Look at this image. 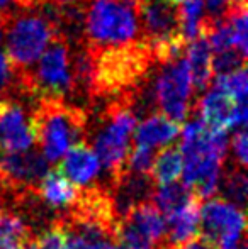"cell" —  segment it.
<instances>
[{"mask_svg":"<svg viewBox=\"0 0 248 249\" xmlns=\"http://www.w3.org/2000/svg\"><path fill=\"white\" fill-rule=\"evenodd\" d=\"M192 93L186 54L160 65L152 87V105H155L158 114L180 124L195 110L197 104H194Z\"/></svg>","mask_w":248,"mask_h":249,"instance_id":"ba28073f","label":"cell"},{"mask_svg":"<svg viewBox=\"0 0 248 249\" xmlns=\"http://www.w3.org/2000/svg\"><path fill=\"white\" fill-rule=\"evenodd\" d=\"M90 53L94 59L92 105L97 100H109L138 89L155 65L152 51L143 41L126 46L90 50Z\"/></svg>","mask_w":248,"mask_h":249,"instance_id":"3957f363","label":"cell"},{"mask_svg":"<svg viewBox=\"0 0 248 249\" xmlns=\"http://www.w3.org/2000/svg\"><path fill=\"white\" fill-rule=\"evenodd\" d=\"M50 164L39 151L27 149L24 153H2L0 156V190L14 194L36 192Z\"/></svg>","mask_w":248,"mask_h":249,"instance_id":"9c48e42d","label":"cell"},{"mask_svg":"<svg viewBox=\"0 0 248 249\" xmlns=\"http://www.w3.org/2000/svg\"><path fill=\"white\" fill-rule=\"evenodd\" d=\"M29 99L22 85V78L14 70L5 53L0 51V102Z\"/></svg>","mask_w":248,"mask_h":249,"instance_id":"603a6c76","label":"cell"},{"mask_svg":"<svg viewBox=\"0 0 248 249\" xmlns=\"http://www.w3.org/2000/svg\"><path fill=\"white\" fill-rule=\"evenodd\" d=\"M242 66H247V54H243L236 48H229L226 51L212 54V73L216 75H226Z\"/></svg>","mask_w":248,"mask_h":249,"instance_id":"484cf974","label":"cell"},{"mask_svg":"<svg viewBox=\"0 0 248 249\" xmlns=\"http://www.w3.org/2000/svg\"><path fill=\"white\" fill-rule=\"evenodd\" d=\"M57 34L61 33L38 7L10 10L3 26L7 59L20 76H26Z\"/></svg>","mask_w":248,"mask_h":249,"instance_id":"5b68a950","label":"cell"},{"mask_svg":"<svg viewBox=\"0 0 248 249\" xmlns=\"http://www.w3.org/2000/svg\"><path fill=\"white\" fill-rule=\"evenodd\" d=\"M192 198H195V195L186 187V185L180 183H167L160 185L153 190L152 200L150 202L163 213V215H169L173 210L180 209L182 205H186L187 202H191Z\"/></svg>","mask_w":248,"mask_h":249,"instance_id":"ffe728a7","label":"cell"},{"mask_svg":"<svg viewBox=\"0 0 248 249\" xmlns=\"http://www.w3.org/2000/svg\"><path fill=\"white\" fill-rule=\"evenodd\" d=\"M136 121L134 97L133 92H126L107 100L95 114V124L89 127V138L92 136L94 141L92 149L109 180L107 188L126 173V161L131 151Z\"/></svg>","mask_w":248,"mask_h":249,"instance_id":"6da1fadb","label":"cell"},{"mask_svg":"<svg viewBox=\"0 0 248 249\" xmlns=\"http://www.w3.org/2000/svg\"><path fill=\"white\" fill-rule=\"evenodd\" d=\"M34 142L48 163H58L72 146L89 139V110L63 100H38L31 110Z\"/></svg>","mask_w":248,"mask_h":249,"instance_id":"277c9868","label":"cell"},{"mask_svg":"<svg viewBox=\"0 0 248 249\" xmlns=\"http://www.w3.org/2000/svg\"><path fill=\"white\" fill-rule=\"evenodd\" d=\"M38 198L57 210H72L78 203L82 188L68 181L58 170H50L36 188Z\"/></svg>","mask_w":248,"mask_h":249,"instance_id":"2e32d148","label":"cell"},{"mask_svg":"<svg viewBox=\"0 0 248 249\" xmlns=\"http://www.w3.org/2000/svg\"><path fill=\"white\" fill-rule=\"evenodd\" d=\"M31 239L29 227L17 213L0 209V249H20Z\"/></svg>","mask_w":248,"mask_h":249,"instance_id":"44dd1931","label":"cell"},{"mask_svg":"<svg viewBox=\"0 0 248 249\" xmlns=\"http://www.w3.org/2000/svg\"><path fill=\"white\" fill-rule=\"evenodd\" d=\"M219 188L223 192V198L228 200L233 205L243 209L248 197V180H247L245 170H242L238 166L229 170L219 180Z\"/></svg>","mask_w":248,"mask_h":249,"instance_id":"cb8c5ba5","label":"cell"},{"mask_svg":"<svg viewBox=\"0 0 248 249\" xmlns=\"http://www.w3.org/2000/svg\"><path fill=\"white\" fill-rule=\"evenodd\" d=\"M172 249H214L212 244H209L208 241H204L202 237H197V239H192L186 243L180 248H172Z\"/></svg>","mask_w":248,"mask_h":249,"instance_id":"f546056e","label":"cell"},{"mask_svg":"<svg viewBox=\"0 0 248 249\" xmlns=\"http://www.w3.org/2000/svg\"><path fill=\"white\" fill-rule=\"evenodd\" d=\"M247 66L235 70L231 73H226V75H218L214 87H218L219 90L226 93L228 97H231L236 104H247Z\"/></svg>","mask_w":248,"mask_h":249,"instance_id":"d4e9b609","label":"cell"},{"mask_svg":"<svg viewBox=\"0 0 248 249\" xmlns=\"http://www.w3.org/2000/svg\"><path fill=\"white\" fill-rule=\"evenodd\" d=\"M20 249H39V246H38L36 239H27L26 243L22 244V248Z\"/></svg>","mask_w":248,"mask_h":249,"instance_id":"836d02e7","label":"cell"},{"mask_svg":"<svg viewBox=\"0 0 248 249\" xmlns=\"http://www.w3.org/2000/svg\"><path fill=\"white\" fill-rule=\"evenodd\" d=\"M179 17L180 34L189 44L199 34L202 20H204V0H180L175 5Z\"/></svg>","mask_w":248,"mask_h":249,"instance_id":"7402d4cb","label":"cell"},{"mask_svg":"<svg viewBox=\"0 0 248 249\" xmlns=\"http://www.w3.org/2000/svg\"><path fill=\"white\" fill-rule=\"evenodd\" d=\"M184 156L177 146H163V149L155 156L150 170V177L158 185L175 183L182 177Z\"/></svg>","mask_w":248,"mask_h":249,"instance_id":"d6986e66","label":"cell"},{"mask_svg":"<svg viewBox=\"0 0 248 249\" xmlns=\"http://www.w3.org/2000/svg\"><path fill=\"white\" fill-rule=\"evenodd\" d=\"M17 5V9H34V7L39 5L43 0H12Z\"/></svg>","mask_w":248,"mask_h":249,"instance_id":"1f68e13d","label":"cell"},{"mask_svg":"<svg viewBox=\"0 0 248 249\" xmlns=\"http://www.w3.org/2000/svg\"><path fill=\"white\" fill-rule=\"evenodd\" d=\"M10 10V0H0V16H5Z\"/></svg>","mask_w":248,"mask_h":249,"instance_id":"d6a6232c","label":"cell"},{"mask_svg":"<svg viewBox=\"0 0 248 249\" xmlns=\"http://www.w3.org/2000/svg\"><path fill=\"white\" fill-rule=\"evenodd\" d=\"M36 243L39 249H63L65 248V231L60 220H55L51 226L41 231L36 237Z\"/></svg>","mask_w":248,"mask_h":249,"instance_id":"83f0119b","label":"cell"},{"mask_svg":"<svg viewBox=\"0 0 248 249\" xmlns=\"http://www.w3.org/2000/svg\"><path fill=\"white\" fill-rule=\"evenodd\" d=\"M29 99L63 100L72 97V46L57 34L26 76H20Z\"/></svg>","mask_w":248,"mask_h":249,"instance_id":"52a82bcc","label":"cell"},{"mask_svg":"<svg viewBox=\"0 0 248 249\" xmlns=\"http://www.w3.org/2000/svg\"><path fill=\"white\" fill-rule=\"evenodd\" d=\"M245 212L225 198H208L199 207V237L216 246L223 237L243 236Z\"/></svg>","mask_w":248,"mask_h":249,"instance_id":"30bf717a","label":"cell"},{"mask_svg":"<svg viewBox=\"0 0 248 249\" xmlns=\"http://www.w3.org/2000/svg\"><path fill=\"white\" fill-rule=\"evenodd\" d=\"M195 108L201 114V122L211 132H225L236 129V108L238 104L218 87H212L197 102Z\"/></svg>","mask_w":248,"mask_h":249,"instance_id":"4fadbf2b","label":"cell"},{"mask_svg":"<svg viewBox=\"0 0 248 249\" xmlns=\"http://www.w3.org/2000/svg\"><path fill=\"white\" fill-rule=\"evenodd\" d=\"M180 127L179 122H173L172 119L165 117L163 114H152L145 117L138 124L133 134V142L134 146H143V148L155 149L160 146H169L179 138Z\"/></svg>","mask_w":248,"mask_h":249,"instance_id":"9a60e30c","label":"cell"},{"mask_svg":"<svg viewBox=\"0 0 248 249\" xmlns=\"http://www.w3.org/2000/svg\"><path fill=\"white\" fill-rule=\"evenodd\" d=\"M50 2H53L55 5L61 7V9H65V7H82V9H87L90 0H50Z\"/></svg>","mask_w":248,"mask_h":249,"instance_id":"4dcf8cb0","label":"cell"},{"mask_svg":"<svg viewBox=\"0 0 248 249\" xmlns=\"http://www.w3.org/2000/svg\"><path fill=\"white\" fill-rule=\"evenodd\" d=\"M153 160H155V153H153V149L143 148V146H134V148L129 151L128 161H126V171L150 175Z\"/></svg>","mask_w":248,"mask_h":249,"instance_id":"4316f807","label":"cell"},{"mask_svg":"<svg viewBox=\"0 0 248 249\" xmlns=\"http://www.w3.org/2000/svg\"><path fill=\"white\" fill-rule=\"evenodd\" d=\"M199 237V198H192L165 219V237L160 249L180 248Z\"/></svg>","mask_w":248,"mask_h":249,"instance_id":"5bb4252c","label":"cell"},{"mask_svg":"<svg viewBox=\"0 0 248 249\" xmlns=\"http://www.w3.org/2000/svg\"><path fill=\"white\" fill-rule=\"evenodd\" d=\"M186 59L191 73L192 90L204 92L211 87L212 82V51L204 34L199 33L186 48Z\"/></svg>","mask_w":248,"mask_h":249,"instance_id":"e0dca14e","label":"cell"},{"mask_svg":"<svg viewBox=\"0 0 248 249\" xmlns=\"http://www.w3.org/2000/svg\"><path fill=\"white\" fill-rule=\"evenodd\" d=\"M83 37L90 50L141 41L138 16L119 0H90L85 9Z\"/></svg>","mask_w":248,"mask_h":249,"instance_id":"8992f818","label":"cell"},{"mask_svg":"<svg viewBox=\"0 0 248 249\" xmlns=\"http://www.w3.org/2000/svg\"><path fill=\"white\" fill-rule=\"evenodd\" d=\"M231 151L233 156H235V161L238 164V168L245 170L247 163H248V136L245 127L236 129L235 136L231 139Z\"/></svg>","mask_w":248,"mask_h":249,"instance_id":"f1b7e54d","label":"cell"},{"mask_svg":"<svg viewBox=\"0 0 248 249\" xmlns=\"http://www.w3.org/2000/svg\"><path fill=\"white\" fill-rule=\"evenodd\" d=\"M57 170L78 188H89L100 175L102 166L92 146L87 142H78L66 151Z\"/></svg>","mask_w":248,"mask_h":249,"instance_id":"7c38bea8","label":"cell"},{"mask_svg":"<svg viewBox=\"0 0 248 249\" xmlns=\"http://www.w3.org/2000/svg\"><path fill=\"white\" fill-rule=\"evenodd\" d=\"M180 153L184 156L182 180L199 200L212 198L219 190L228 139L225 132H211L201 121H191L182 129Z\"/></svg>","mask_w":248,"mask_h":249,"instance_id":"7a4b0ae2","label":"cell"},{"mask_svg":"<svg viewBox=\"0 0 248 249\" xmlns=\"http://www.w3.org/2000/svg\"><path fill=\"white\" fill-rule=\"evenodd\" d=\"M121 220L129 224L150 246H155V244L160 246L165 237V217L152 202L136 205Z\"/></svg>","mask_w":248,"mask_h":249,"instance_id":"ac0fdd59","label":"cell"},{"mask_svg":"<svg viewBox=\"0 0 248 249\" xmlns=\"http://www.w3.org/2000/svg\"><path fill=\"white\" fill-rule=\"evenodd\" d=\"M34 144V127L31 110L20 100L0 102V151L24 153Z\"/></svg>","mask_w":248,"mask_h":249,"instance_id":"8fae6325","label":"cell"}]
</instances>
